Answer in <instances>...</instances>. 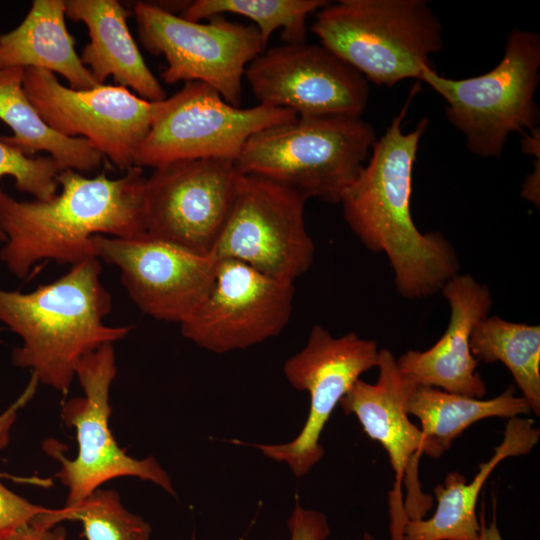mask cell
I'll return each instance as SVG.
<instances>
[{"label": "cell", "mask_w": 540, "mask_h": 540, "mask_svg": "<svg viewBox=\"0 0 540 540\" xmlns=\"http://www.w3.org/2000/svg\"><path fill=\"white\" fill-rule=\"evenodd\" d=\"M297 117L292 110L264 104L235 107L208 84L186 82L162 101L134 166L156 168L207 158L236 161L253 134Z\"/></svg>", "instance_id": "ba28073f"}, {"label": "cell", "mask_w": 540, "mask_h": 540, "mask_svg": "<svg viewBox=\"0 0 540 540\" xmlns=\"http://www.w3.org/2000/svg\"><path fill=\"white\" fill-rule=\"evenodd\" d=\"M23 88L53 130L66 137L84 138L126 171L134 166L163 101L145 100L119 85L71 89L54 73L37 68L24 69Z\"/></svg>", "instance_id": "7c38bea8"}, {"label": "cell", "mask_w": 540, "mask_h": 540, "mask_svg": "<svg viewBox=\"0 0 540 540\" xmlns=\"http://www.w3.org/2000/svg\"><path fill=\"white\" fill-rule=\"evenodd\" d=\"M65 17V1L34 0L22 22L0 34V69L37 68L61 75L71 89L97 87L75 50Z\"/></svg>", "instance_id": "44dd1931"}, {"label": "cell", "mask_w": 540, "mask_h": 540, "mask_svg": "<svg viewBox=\"0 0 540 540\" xmlns=\"http://www.w3.org/2000/svg\"><path fill=\"white\" fill-rule=\"evenodd\" d=\"M97 258L120 269L129 297L145 314L185 322L200 308L215 279L217 260L147 234L134 239L92 237Z\"/></svg>", "instance_id": "e0dca14e"}, {"label": "cell", "mask_w": 540, "mask_h": 540, "mask_svg": "<svg viewBox=\"0 0 540 540\" xmlns=\"http://www.w3.org/2000/svg\"><path fill=\"white\" fill-rule=\"evenodd\" d=\"M65 520L80 521L87 540H150L151 526L141 516L130 512L119 493L99 488L78 505L52 508L34 518L30 524L52 528Z\"/></svg>", "instance_id": "484cf974"}, {"label": "cell", "mask_w": 540, "mask_h": 540, "mask_svg": "<svg viewBox=\"0 0 540 540\" xmlns=\"http://www.w3.org/2000/svg\"><path fill=\"white\" fill-rule=\"evenodd\" d=\"M0 473V538L10 535L30 524L39 515L52 508L33 504L22 496L9 490L2 482Z\"/></svg>", "instance_id": "83f0119b"}, {"label": "cell", "mask_w": 540, "mask_h": 540, "mask_svg": "<svg viewBox=\"0 0 540 540\" xmlns=\"http://www.w3.org/2000/svg\"><path fill=\"white\" fill-rule=\"evenodd\" d=\"M417 90L376 140L340 201L345 221L362 244L387 255L396 290L406 299L434 295L460 269L451 243L440 232H420L411 215L412 172L428 119L409 133L403 132L402 121Z\"/></svg>", "instance_id": "6da1fadb"}, {"label": "cell", "mask_w": 540, "mask_h": 540, "mask_svg": "<svg viewBox=\"0 0 540 540\" xmlns=\"http://www.w3.org/2000/svg\"><path fill=\"white\" fill-rule=\"evenodd\" d=\"M57 182L61 193L47 201H18L0 187V229L6 236L0 260L17 278L26 277L41 260L73 266L97 258L95 235H146V178L140 167L117 179L106 171L88 178L65 169Z\"/></svg>", "instance_id": "7a4b0ae2"}, {"label": "cell", "mask_w": 540, "mask_h": 540, "mask_svg": "<svg viewBox=\"0 0 540 540\" xmlns=\"http://www.w3.org/2000/svg\"><path fill=\"white\" fill-rule=\"evenodd\" d=\"M363 540H374V538L372 537L371 534L366 532L364 533Z\"/></svg>", "instance_id": "836d02e7"}, {"label": "cell", "mask_w": 540, "mask_h": 540, "mask_svg": "<svg viewBox=\"0 0 540 540\" xmlns=\"http://www.w3.org/2000/svg\"><path fill=\"white\" fill-rule=\"evenodd\" d=\"M376 367L377 381L371 384L358 379L339 404L388 454L395 475L389 493L390 534L392 540H403L408 518L422 519L432 505L431 496L422 492L418 475L425 438L406 411V400L416 384L401 372L388 349L379 350Z\"/></svg>", "instance_id": "5bb4252c"}, {"label": "cell", "mask_w": 540, "mask_h": 540, "mask_svg": "<svg viewBox=\"0 0 540 540\" xmlns=\"http://www.w3.org/2000/svg\"><path fill=\"white\" fill-rule=\"evenodd\" d=\"M322 46L377 85L421 76L443 47L442 25L424 0H340L317 11Z\"/></svg>", "instance_id": "5b68a950"}, {"label": "cell", "mask_w": 540, "mask_h": 540, "mask_svg": "<svg viewBox=\"0 0 540 540\" xmlns=\"http://www.w3.org/2000/svg\"><path fill=\"white\" fill-rule=\"evenodd\" d=\"M406 411L420 421L425 438L424 455L439 458L472 424L491 417H519L529 413L530 408L512 386L500 395L484 400L415 385L406 400Z\"/></svg>", "instance_id": "7402d4cb"}, {"label": "cell", "mask_w": 540, "mask_h": 540, "mask_svg": "<svg viewBox=\"0 0 540 540\" xmlns=\"http://www.w3.org/2000/svg\"><path fill=\"white\" fill-rule=\"evenodd\" d=\"M65 14L88 29L90 42L80 59L98 85L113 76L119 86L131 88L145 100L167 98L129 31L127 18L131 13L119 1L66 0Z\"/></svg>", "instance_id": "d6986e66"}, {"label": "cell", "mask_w": 540, "mask_h": 540, "mask_svg": "<svg viewBox=\"0 0 540 540\" xmlns=\"http://www.w3.org/2000/svg\"><path fill=\"white\" fill-rule=\"evenodd\" d=\"M23 74V68L0 69V119L13 132L0 139L31 157L47 152L62 170H98L104 156L84 138L66 137L43 120L24 91Z\"/></svg>", "instance_id": "603a6c76"}, {"label": "cell", "mask_w": 540, "mask_h": 540, "mask_svg": "<svg viewBox=\"0 0 540 540\" xmlns=\"http://www.w3.org/2000/svg\"><path fill=\"white\" fill-rule=\"evenodd\" d=\"M212 288L180 324L181 334L217 354L246 349L281 333L289 322L294 283L269 277L233 259H216Z\"/></svg>", "instance_id": "9a60e30c"}, {"label": "cell", "mask_w": 540, "mask_h": 540, "mask_svg": "<svg viewBox=\"0 0 540 540\" xmlns=\"http://www.w3.org/2000/svg\"><path fill=\"white\" fill-rule=\"evenodd\" d=\"M133 12L144 48L167 61L162 73L167 84L202 82L240 107L245 70L265 51L255 26L221 15L207 23L190 21L151 2H137Z\"/></svg>", "instance_id": "9c48e42d"}, {"label": "cell", "mask_w": 540, "mask_h": 540, "mask_svg": "<svg viewBox=\"0 0 540 540\" xmlns=\"http://www.w3.org/2000/svg\"><path fill=\"white\" fill-rule=\"evenodd\" d=\"M38 383L37 377L32 374L31 379L22 394L0 414V449H4L8 445L10 432L17 419L18 411L33 397Z\"/></svg>", "instance_id": "f546056e"}, {"label": "cell", "mask_w": 540, "mask_h": 540, "mask_svg": "<svg viewBox=\"0 0 540 540\" xmlns=\"http://www.w3.org/2000/svg\"><path fill=\"white\" fill-rule=\"evenodd\" d=\"M61 171V166L51 156H28L0 139V177H13L15 187L36 200L47 201L57 194V176ZM0 241H6L1 229Z\"/></svg>", "instance_id": "4316f807"}, {"label": "cell", "mask_w": 540, "mask_h": 540, "mask_svg": "<svg viewBox=\"0 0 540 540\" xmlns=\"http://www.w3.org/2000/svg\"><path fill=\"white\" fill-rule=\"evenodd\" d=\"M329 2L325 0H197L186 2L181 17L199 22L232 13L256 23L266 48L274 31L282 29L285 43L306 41V19Z\"/></svg>", "instance_id": "d4e9b609"}, {"label": "cell", "mask_w": 540, "mask_h": 540, "mask_svg": "<svg viewBox=\"0 0 540 540\" xmlns=\"http://www.w3.org/2000/svg\"><path fill=\"white\" fill-rule=\"evenodd\" d=\"M0 540H73L68 538L64 527L56 525L52 528H40L28 524L16 532L0 538Z\"/></svg>", "instance_id": "4dcf8cb0"}, {"label": "cell", "mask_w": 540, "mask_h": 540, "mask_svg": "<svg viewBox=\"0 0 540 540\" xmlns=\"http://www.w3.org/2000/svg\"><path fill=\"white\" fill-rule=\"evenodd\" d=\"M290 540H327L330 526L324 513L307 509L296 501L287 521Z\"/></svg>", "instance_id": "f1b7e54d"}, {"label": "cell", "mask_w": 540, "mask_h": 540, "mask_svg": "<svg viewBox=\"0 0 540 540\" xmlns=\"http://www.w3.org/2000/svg\"><path fill=\"white\" fill-rule=\"evenodd\" d=\"M470 349L477 360L502 362L527 402L540 415V326L486 316L473 328Z\"/></svg>", "instance_id": "cb8c5ba5"}, {"label": "cell", "mask_w": 540, "mask_h": 540, "mask_svg": "<svg viewBox=\"0 0 540 540\" xmlns=\"http://www.w3.org/2000/svg\"><path fill=\"white\" fill-rule=\"evenodd\" d=\"M116 374L112 343L84 355L75 367L83 396L64 402L60 413L65 425L76 430L77 455L67 458L63 445L54 439L43 444L44 451L60 464L56 477L67 489L64 507L78 505L104 483L119 477L150 481L176 496L171 477L154 456L138 459L128 455L111 432L109 398Z\"/></svg>", "instance_id": "52a82bcc"}, {"label": "cell", "mask_w": 540, "mask_h": 540, "mask_svg": "<svg viewBox=\"0 0 540 540\" xmlns=\"http://www.w3.org/2000/svg\"><path fill=\"white\" fill-rule=\"evenodd\" d=\"M307 200L287 186L244 174L213 257L237 260L294 283L310 269L315 255L304 219Z\"/></svg>", "instance_id": "8fae6325"}, {"label": "cell", "mask_w": 540, "mask_h": 540, "mask_svg": "<svg viewBox=\"0 0 540 540\" xmlns=\"http://www.w3.org/2000/svg\"><path fill=\"white\" fill-rule=\"evenodd\" d=\"M540 36L514 28L507 36L500 62L489 72L450 79L426 67L419 80L446 102V116L476 156L500 157L512 133L538 128Z\"/></svg>", "instance_id": "8992f818"}, {"label": "cell", "mask_w": 540, "mask_h": 540, "mask_svg": "<svg viewBox=\"0 0 540 540\" xmlns=\"http://www.w3.org/2000/svg\"><path fill=\"white\" fill-rule=\"evenodd\" d=\"M243 173L235 161L182 160L146 178V234L199 255H212L234 206Z\"/></svg>", "instance_id": "30bf717a"}, {"label": "cell", "mask_w": 540, "mask_h": 540, "mask_svg": "<svg viewBox=\"0 0 540 540\" xmlns=\"http://www.w3.org/2000/svg\"><path fill=\"white\" fill-rule=\"evenodd\" d=\"M534 166V171L526 178L521 195L535 206L539 207L540 159H537Z\"/></svg>", "instance_id": "1f68e13d"}, {"label": "cell", "mask_w": 540, "mask_h": 540, "mask_svg": "<svg viewBox=\"0 0 540 540\" xmlns=\"http://www.w3.org/2000/svg\"><path fill=\"white\" fill-rule=\"evenodd\" d=\"M379 350L376 341L355 332L334 337L321 325H314L304 348L283 366L290 385L310 397L303 428L289 442L253 446L266 457L287 464L297 478L307 475L324 456L320 438L333 410L360 375L377 366Z\"/></svg>", "instance_id": "4fadbf2b"}, {"label": "cell", "mask_w": 540, "mask_h": 540, "mask_svg": "<svg viewBox=\"0 0 540 540\" xmlns=\"http://www.w3.org/2000/svg\"><path fill=\"white\" fill-rule=\"evenodd\" d=\"M376 140L373 126L361 117L298 116L253 134L235 163L243 174L339 204Z\"/></svg>", "instance_id": "277c9868"}, {"label": "cell", "mask_w": 540, "mask_h": 540, "mask_svg": "<svg viewBox=\"0 0 540 540\" xmlns=\"http://www.w3.org/2000/svg\"><path fill=\"white\" fill-rule=\"evenodd\" d=\"M244 76L259 104L286 108L301 117H361L369 99L362 74L321 44L306 41L264 51Z\"/></svg>", "instance_id": "2e32d148"}, {"label": "cell", "mask_w": 540, "mask_h": 540, "mask_svg": "<svg viewBox=\"0 0 540 540\" xmlns=\"http://www.w3.org/2000/svg\"><path fill=\"white\" fill-rule=\"evenodd\" d=\"M477 540H503L495 517L489 524H487L484 515L481 516L480 530Z\"/></svg>", "instance_id": "d6a6232c"}, {"label": "cell", "mask_w": 540, "mask_h": 540, "mask_svg": "<svg viewBox=\"0 0 540 540\" xmlns=\"http://www.w3.org/2000/svg\"><path fill=\"white\" fill-rule=\"evenodd\" d=\"M441 292L450 305V319L441 338L425 351L408 350L396 358L401 372L414 384L482 398L486 385L477 372L470 338L475 325L488 316L492 294L469 274H456Z\"/></svg>", "instance_id": "ac0fdd59"}, {"label": "cell", "mask_w": 540, "mask_h": 540, "mask_svg": "<svg viewBox=\"0 0 540 540\" xmlns=\"http://www.w3.org/2000/svg\"><path fill=\"white\" fill-rule=\"evenodd\" d=\"M100 274V260L91 258L31 292L0 288V321L22 339L12 352L14 366L66 394L84 355L126 337L131 326L104 322L112 300Z\"/></svg>", "instance_id": "3957f363"}, {"label": "cell", "mask_w": 540, "mask_h": 540, "mask_svg": "<svg viewBox=\"0 0 540 540\" xmlns=\"http://www.w3.org/2000/svg\"><path fill=\"white\" fill-rule=\"evenodd\" d=\"M539 438V428L532 418L508 419L503 440L491 458L479 466L474 479L467 483L459 472L449 473L444 484L434 489L437 507L432 517L408 519L403 540H477L480 522L476 505L486 480L505 458L530 453Z\"/></svg>", "instance_id": "ffe728a7"}]
</instances>
